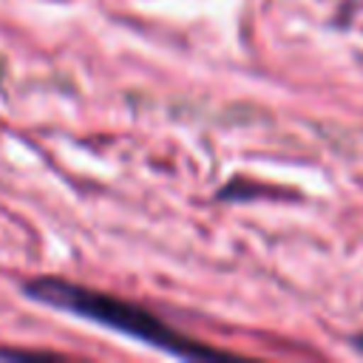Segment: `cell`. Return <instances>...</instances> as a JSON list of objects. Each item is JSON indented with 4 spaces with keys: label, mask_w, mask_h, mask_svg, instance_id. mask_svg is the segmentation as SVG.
<instances>
[{
    "label": "cell",
    "mask_w": 363,
    "mask_h": 363,
    "mask_svg": "<svg viewBox=\"0 0 363 363\" xmlns=\"http://www.w3.org/2000/svg\"><path fill=\"white\" fill-rule=\"evenodd\" d=\"M26 295L45 303V306L71 312L82 320L99 323L111 332H119V335L133 337L139 343H147V346H153L159 352H167L173 357H184V360L227 357V352L210 349V346L196 343L193 337L176 332L162 318L142 309L139 303L122 301V298L99 292V289H88L82 284H71V281H60V278H34V281L26 284Z\"/></svg>",
    "instance_id": "cell-1"
},
{
    "label": "cell",
    "mask_w": 363,
    "mask_h": 363,
    "mask_svg": "<svg viewBox=\"0 0 363 363\" xmlns=\"http://www.w3.org/2000/svg\"><path fill=\"white\" fill-rule=\"evenodd\" d=\"M352 346H354L357 352H363V335H354V337H352Z\"/></svg>",
    "instance_id": "cell-2"
}]
</instances>
